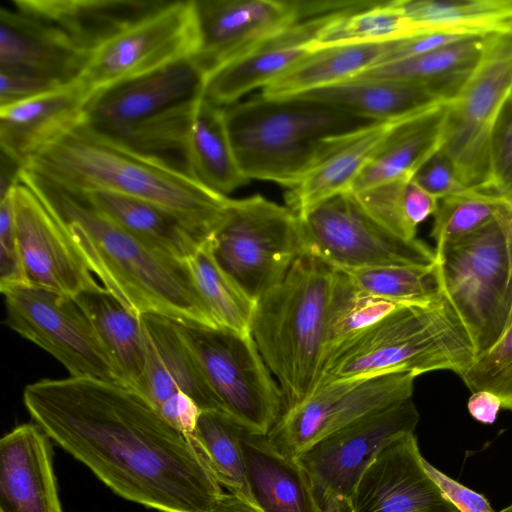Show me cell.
Here are the masks:
<instances>
[{
	"mask_svg": "<svg viewBox=\"0 0 512 512\" xmlns=\"http://www.w3.org/2000/svg\"><path fill=\"white\" fill-rule=\"evenodd\" d=\"M197 49L194 0L166 1L100 44L77 82L90 100L116 84L194 56Z\"/></svg>",
	"mask_w": 512,
	"mask_h": 512,
	"instance_id": "13",
	"label": "cell"
},
{
	"mask_svg": "<svg viewBox=\"0 0 512 512\" xmlns=\"http://www.w3.org/2000/svg\"><path fill=\"white\" fill-rule=\"evenodd\" d=\"M304 252L336 269L427 266L435 251L404 239L375 220L351 191L329 197L298 215Z\"/></svg>",
	"mask_w": 512,
	"mask_h": 512,
	"instance_id": "11",
	"label": "cell"
},
{
	"mask_svg": "<svg viewBox=\"0 0 512 512\" xmlns=\"http://www.w3.org/2000/svg\"><path fill=\"white\" fill-rule=\"evenodd\" d=\"M512 323V310H511V314H510V319H509V324L508 326Z\"/></svg>",
	"mask_w": 512,
	"mask_h": 512,
	"instance_id": "52",
	"label": "cell"
},
{
	"mask_svg": "<svg viewBox=\"0 0 512 512\" xmlns=\"http://www.w3.org/2000/svg\"><path fill=\"white\" fill-rule=\"evenodd\" d=\"M394 122H374L350 136L287 189L286 206L299 215L329 197L350 191Z\"/></svg>",
	"mask_w": 512,
	"mask_h": 512,
	"instance_id": "29",
	"label": "cell"
},
{
	"mask_svg": "<svg viewBox=\"0 0 512 512\" xmlns=\"http://www.w3.org/2000/svg\"><path fill=\"white\" fill-rule=\"evenodd\" d=\"M183 155L188 173L220 195L228 197L250 181L236 158L223 107L205 97L196 109Z\"/></svg>",
	"mask_w": 512,
	"mask_h": 512,
	"instance_id": "28",
	"label": "cell"
},
{
	"mask_svg": "<svg viewBox=\"0 0 512 512\" xmlns=\"http://www.w3.org/2000/svg\"><path fill=\"white\" fill-rule=\"evenodd\" d=\"M411 180L438 199L468 190L440 149L422 164Z\"/></svg>",
	"mask_w": 512,
	"mask_h": 512,
	"instance_id": "45",
	"label": "cell"
},
{
	"mask_svg": "<svg viewBox=\"0 0 512 512\" xmlns=\"http://www.w3.org/2000/svg\"><path fill=\"white\" fill-rule=\"evenodd\" d=\"M443 292L473 341L476 356L508 327L512 310V209L477 231L436 245Z\"/></svg>",
	"mask_w": 512,
	"mask_h": 512,
	"instance_id": "7",
	"label": "cell"
},
{
	"mask_svg": "<svg viewBox=\"0 0 512 512\" xmlns=\"http://www.w3.org/2000/svg\"><path fill=\"white\" fill-rule=\"evenodd\" d=\"M241 445L250 492L263 512H318L310 479L294 458L245 429Z\"/></svg>",
	"mask_w": 512,
	"mask_h": 512,
	"instance_id": "27",
	"label": "cell"
},
{
	"mask_svg": "<svg viewBox=\"0 0 512 512\" xmlns=\"http://www.w3.org/2000/svg\"><path fill=\"white\" fill-rule=\"evenodd\" d=\"M509 104L512 106V92H511V95H510V98H509Z\"/></svg>",
	"mask_w": 512,
	"mask_h": 512,
	"instance_id": "53",
	"label": "cell"
},
{
	"mask_svg": "<svg viewBox=\"0 0 512 512\" xmlns=\"http://www.w3.org/2000/svg\"><path fill=\"white\" fill-rule=\"evenodd\" d=\"M476 357L473 341L443 297L402 305L324 359L314 390L336 381L394 372L448 370L459 377Z\"/></svg>",
	"mask_w": 512,
	"mask_h": 512,
	"instance_id": "5",
	"label": "cell"
},
{
	"mask_svg": "<svg viewBox=\"0 0 512 512\" xmlns=\"http://www.w3.org/2000/svg\"><path fill=\"white\" fill-rule=\"evenodd\" d=\"M12 198L27 285L71 297L97 285L70 234L39 196L18 180Z\"/></svg>",
	"mask_w": 512,
	"mask_h": 512,
	"instance_id": "18",
	"label": "cell"
},
{
	"mask_svg": "<svg viewBox=\"0 0 512 512\" xmlns=\"http://www.w3.org/2000/svg\"><path fill=\"white\" fill-rule=\"evenodd\" d=\"M460 378L471 392L490 391L500 398L503 409L512 411V323L490 349L475 357Z\"/></svg>",
	"mask_w": 512,
	"mask_h": 512,
	"instance_id": "41",
	"label": "cell"
},
{
	"mask_svg": "<svg viewBox=\"0 0 512 512\" xmlns=\"http://www.w3.org/2000/svg\"><path fill=\"white\" fill-rule=\"evenodd\" d=\"M317 0H194L198 49L207 77L311 13Z\"/></svg>",
	"mask_w": 512,
	"mask_h": 512,
	"instance_id": "17",
	"label": "cell"
},
{
	"mask_svg": "<svg viewBox=\"0 0 512 512\" xmlns=\"http://www.w3.org/2000/svg\"><path fill=\"white\" fill-rule=\"evenodd\" d=\"M232 146L249 179L296 185L350 136L374 121L334 106L262 95L223 107Z\"/></svg>",
	"mask_w": 512,
	"mask_h": 512,
	"instance_id": "4",
	"label": "cell"
},
{
	"mask_svg": "<svg viewBox=\"0 0 512 512\" xmlns=\"http://www.w3.org/2000/svg\"><path fill=\"white\" fill-rule=\"evenodd\" d=\"M223 411L266 436L284 412L279 386L251 334L175 321Z\"/></svg>",
	"mask_w": 512,
	"mask_h": 512,
	"instance_id": "10",
	"label": "cell"
},
{
	"mask_svg": "<svg viewBox=\"0 0 512 512\" xmlns=\"http://www.w3.org/2000/svg\"><path fill=\"white\" fill-rule=\"evenodd\" d=\"M47 435L22 424L0 441V512H62Z\"/></svg>",
	"mask_w": 512,
	"mask_h": 512,
	"instance_id": "23",
	"label": "cell"
},
{
	"mask_svg": "<svg viewBox=\"0 0 512 512\" xmlns=\"http://www.w3.org/2000/svg\"><path fill=\"white\" fill-rule=\"evenodd\" d=\"M502 408L500 398L486 390L472 392L468 400V410L471 416L484 423L491 424L496 420L499 410Z\"/></svg>",
	"mask_w": 512,
	"mask_h": 512,
	"instance_id": "50",
	"label": "cell"
},
{
	"mask_svg": "<svg viewBox=\"0 0 512 512\" xmlns=\"http://www.w3.org/2000/svg\"><path fill=\"white\" fill-rule=\"evenodd\" d=\"M335 12L309 14L249 53L221 66L207 77L205 98L226 107L256 88H264L288 73L314 51L313 43Z\"/></svg>",
	"mask_w": 512,
	"mask_h": 512,
	"instance_id": "21",
	"label": "cell"
},
{
	"mask_svg": "<svg viewBox=\"0 0 512 512\" xmlns=\"http://www.w3.org/2000/svg\"><path fill=\"white\" fill-rule=\"evenodd\" d=\"M405 201L408 220L417 229L421 222L434 215L439 199L410 180L406 185Z\"/></svg>",
	"mask_w": 512,
	"mask_h": 512,
	"instance_id": "49",
	"label": "cell"
},
{
	"mask_svg": "<svg viewBox=\"0 0 512 512\" xmlns=\"http://www.w3.org/2000/svg\"><path fill=\"white\" fill-rule=\"evenodd\" d=\"M412 35L512 32V0H400Z\"/></svg>",
	"mask_w": 512,
	"mask_h": 512,
	"instance_id": "33",
	"label": "cell"
},
{
	"mask_svg": "<svg viewBox=\"0 0 512 512\" xmlns=\"http://www.w3.org/2000/svg\"><path fill=\"white\" fill-rule=\"evenodd\" d=\"M333 275L331 266L302 253L285 279L255 303L250 332L278 380L284 412L316 387Z\"/></svg>",
	"mask_w": 512,
	"mask_h": 512,
	"instance_id": "6",
	"label": "cell"
},
{
	"mask_svg": "<svg viewBox=\"0 0 512 512\" xmlns=\"http://www.w3.org/2000/svg\"><path fill=\"white\" fill-rule=\"evenodd\" d=\"M486 36H470L407 59L376 65L354 78L429 84L451 100L477 65Z\"/></svg>",
	"mask_w": 512,
	"mask_h": 512,
	"instance_id": "34",
	"label": "cell"
},
{
	"mask_svg": "<svg viewBox=\"0 0 512 512\" xmlns=\"http://www.w3.org/2000/svg\"><path fill=\"white\" fill-rule=\"evenodd\" d=\"M512 209V201L493 192L468 189L438 201L431 236L436 245L460 239Z\"/></svg>",
	"mask_w": 512,
	"mask_h": 512,
	"instance_id": "40",
	"label": "cell"
},
{
	"mask_svg": "<svg viewBox=\"0 0 512 512\" xmlns=\"http://www.w3.org/2000/svg\"><path fill=\"white\" fill-rule=\"evenodd\" d=\"M74 298L93 323L122 382L137 389L145 366V341L140 315L98 284Z\"/></svg>",
	"mask_w": 512,
	"mask_h": 512,
	"instance_id": "31",
	"label": "cell"
},
{
	"mask_svg": "<svg viewBox=\"0 0 512 512\" xmlns=\"http://www.w3.org/2000/svg\"><path fill=\"white\" fill-rule=\"evenodd\" d=\"M391 42L316 49L295 68L264 87L261 95L271 99L289 98L354 78L379 64Z\"/></svg>",
	"mask_w": 512,
	"mask_h": 512,
	"instance_id": "32",
	"label": "cell"
},
{
	"mask_svg": "<svg viewBox=\"0 0 512 512\" xmlns=\"http://www.w3.org/2000/svg\"><path fill=\"white\" fill-rule=\"evenodd\" d=\"M470 36L472 35L429 32L394 40L377 65L414 57Z\"/></svg>",
	"mask_w": 512,
	"mask_h": 512,
	"instance_id": "48",
	"label": "cell"
},
{
	"mask_svg": "<svg viewBox=\"0 0 512 512\" xmlns=\"http://www.w3.org/2000/svg\"><path fill=\"white\" fill-rule=\"evenodd\" d=\"M20 285L27 283L16 234L11 189L0 198V290L3 293Z\"/></svg>",
	"mask_w": 512,
	"mask_h": 512,
	"instance_id": "43",
	"label": "cell"
},
{
	"mask_svg": "<svg viewBox=\"0 0 512 512\" xmlns=\"http://www.w3.org/2000/svg\"><path fill=\"white\" fill-rule=\"evenodd\" d=\"M2 294L6 324L56 358L71 377L123 383L109 351L74 297L30 285Z\"/></svg>",
	"mask_w": 512,
	"mask_h": 512,
	"instance_id": "12",
	"label": "cell"
},
{
	"mask_svg": "<svg viewBox=\"0 0 512 512\" xmlns=\"http://www.w3.org/2000/svg\"><path fill=\"white\" fill-rule=\"evenodd\" d=\"M447 106L448 101H441L395 121L350 191L358 192L395 180H411L440 148Z\"/></svg>",
	"mask_w": 512,
	"mask_h": 512,
	"instance_id": "25",
	"label": "cell"
},
{
	"mask_svg": "<svg viewBox=\"0 0 512 512\" xmlns=\"http://www.w3.org/2000/svg\"><path fill=\"white\" fill-rule=\"evenodd\" d=\"M422 459L414 433L388 444L361 475L351 498L352 512H459Z\"/></svg>",
	"mask_w": 512,
	"mask_h": 512,
	"instance_id": "20",
	"label": "cell"
},
{
	"mask_svg": "<svg viewBox=\"0 0 512 512\" xmlns=\"http://www.w3.org/2000/svg\"><path fill=\"white\" fill-rule=\"evenodd\" d=\"M211 512H263L254 502L235 493H223Z\"/></svg>",
	"mask_w": 512,
	"mask_h": 512,
	"instance_id": "51",
	"label": "cell"
},
{
	"mask_svg": "<svg viewBox=\"0 0 512 512\" xmlns=\"http://www.w3.org/2000/svg\"><path fill=\"white\" fill-rule=\"evenodd\" d=\"M511 92L512 32L488 35L474 70L448 101L439 148L467 189L492 192V144Z\"/></svg>",
	"mask_w": 512,
	"mask_h": 512,
	"instance_id": "8",
	"label": "cell"
},
{
	"mask_svg": "<svg viewBox=\"0 0 512 512\" xmlns=\"http://www.w3.org/2000/svg\"><path fill=\"white\" fill-rule=\"evenodd\" d=\"M62 87L64 85L29 72L16 69H0V107Z\"/></svg>",
	"mask_w": 512,
	"mask_h": 512,
	"instance_id": "46",
	"label": "cell"
},
{
	"mask_svg": "<svg viewBox=\"0 0 512 512\" xmlns=\"http://www.w3.org/2000/svg\"><path fill=\"white\" fill-rule=\"evenodd\" d=\"M294 97L319 101L374 122L397 121L449 101L429 84L383 78H351Z\"/></svg>",
	"mask_w": 512,
	"mask_h": 512,
	"instance_id": "26",
	"label": "cell"
},
{
	"mask_svg": "<svg viewBox=\"0 0 512 512\" xmlns=\"http://www.w3.org/2000/svg\"><path fill=\"white\" fill-rule=\"evenodd\" d=\"M408 181H390L353 193L375 220L399 237L411 240L416 238L417 229L407 217L405 190Z\"/></svg>",
	"mask_w": 512,
	"mask_h": 512,
	"instance_id": "42",
	"label": "cell"
},
{
	"mask_svg": "<svg viewBox=\"0 0 512 512\" xmlns=\"http://www.w3.org/2000/svg\"><path fill=\"white\" fill-rule=\"evenodd\" d=\"M76 193L146 245L179 261L187 262L208 241L149 202L106 192Z\"/></svg>",
	"mask_w": 512,
	"mask_h": 512,
	"instance_id": "30",
	"label": "cell"
},
{
	"mask_svg": "<svg viewBox=\"0 0 512 512\" xmlns=\"http://www.w3.org/2000/svg\"><path fill=\"white\" fill-rule=\"evenodd\" d=\"M412 399L371 414L312 445L295 458L307 473L318 512H352L354 489L370 463L394 440L414 433Z\"/></svg>",
	"mask_w": 512,
	"mask_h": 512,
	"instance_id": "14",
	"label": "cell"
},
{
	"mask_svg": "<svg viewBox=\"0 0 512 512\" xmlns=\"http://www.w3.org/2000/svg\"><path fill=\"white\" fill-rule=\"evenodd\" d=\"M333 269L326 312L323 361L334 348L402 306L361 291L343 271Z\"/></svg>",
	"mask_w": 512,
	"mask_h": 512,
	"instance_id": "37",
	"label": "cell"
},
{
	"mask_svg": "<svg viewBox=\"0 0 512 512\" xmlns=\"http://www.w3.org/2000/svg\"><path fill=\"white\" fill-rule=\"evenodd\" d=\"M87 62L57 25L24 0L0 9V69L29 72L65 86L78 81Z\"/></svg>",
	"mask_w": 512,
	"mask_h": 512,
	"instance_id": "22",
	"label": "cell"
},
{
	"mask_svg": "<svg viewBox=\"0 0 512 512\" xmlns=\"http://www.w3.org/2000/svg\"><path fill=\"white\" fill-rule=\"evenodd\" d=\"M22 168L72 192H106L149 202L174 215L204 240L221 225L231 200L164 157L108 137L85 116Z\"/></svg>",
	"mask_w": 512,
	"mask_h": 512,
	"instance_id": "2",
	"label": "cell"
},
{
	"mask_svg": "<svg viewBox=\"0 0 512 512\" xmlns=\"http://www.w3.org/2000/svg\"><path fill=\"white\" fill-rule=\"evenodd\" d=\"M415 377L394 372L324 385L285 411L266 437L278 451L295 459L325 437L411 399Z\"/></svg>",
	"mask_w": 512,
	"mask_h": 512,
	"instance_id": "15",
	"label": "cell"
},
{
	"mask_svg": "<svg viewBox=\"0 0 512 512\" xmlns=\"http://www.w3.org/2000/svg\"><path fill=\"white\" fill-rule=\"evenodd\" d=\"M422 462L428 475L459 512H512V503L496 511L482 494L447 476L424 458Z\"/></svg>",
	"mask_w": 512,
	"mask_h": 512,
	"instance_id": "47",
	"label": "cell"
},
{
	"mask_svg": "<svg viewBox=\"0 0 512 512\" xmlns=\"http://www.w3.org/2000/svg\"><path fill=\"white\" fill-rule=\"evenodd\" d=\"M210 244L217 264L255 303L304 252L299 216L258 194L230 200Z\"/></svg>",
	"mask_w": 512,
	"mask_h": 512,
	"instance_id": "9",
	"label": "cell"
},
{
	"mask_svg": "<svg viewBox=\"0 0 512 512\" xmlns=\"http://www.w3.org/2000/svg\"><path fill=\"white\" fill-rule=\"evenodd\" d=\"M207 75L193 56L116 84L92 97L85 119L98 130L162 116L205 96Z\"/></svg>",
	"mask_w": 512,
	"mask_h": 512,
	"instance_id": "19",
	"label": "cell"
},
{
	"mask_svg": "<svg viewBox=\"0 0 512 512\" xmlns=\"http://www.w3.org/2000/svg\"><path fill=\"white\" fill-rule=\"evenodd\" d=\"M339 270L361 291L397 304H424L444 296L436 261L427 266L391 265Z\"/></svg>",
	"mask_w": 512,
	"mask_h": 512,
	"instance_id": "38",
	"label": "cell"
},
{
	"mask_svg": "<svg viewBox=\"0 0 512 512\" xmlns=\"http://www.w3.org/2000/svg\"><path fill=\"white\" fill-rule=\"evenodd\" d=\"M408 36H412V33L400 0L377 1L333 21L319 34L312 48L388 42Z\"/></svg>",
	"mask_w": 512,
	"mask_h": 512,
	"instance_id": "39",
	"label": "cell"
},
{
	"mask_svg": "<svg viewBox=\"0 0 512 512\" xmlns=\"http://www.w3.org/2000/svg\"><path fill=\"white\" fill-rule=\"evenodd\" d=\"M145 366L137 388L174 427L191 434L199 413L223 411L176 323L162 315L140 314ZM224 412V411H223Z\"/></svg>",
	"mask_w": 512,
	"mask_h": 512,
	"instance_id": "16",
	"label": "cell"
},
{
	"mask_svg": "<svg viewBox=\"0 0 512 512\" xmlns=\"http://www.w3.org/2000/svg\"><path fill=\"white\" fill-rule=\"evenodd\" d=\"M24 405L44 433L132 502L211 512L224 493L191 437L137 389L69 377L28 384Z\"/></svg>",
	"mask_w": 512,
	"mask_h": 512,
	"instance_id": "1",
	"label": "cell"
},
{
	"mask_svg": "<svg viewBox=\"0 0 512 512\" xmlns=\"http://www.w3.org/2000/svg\"><path fill=\"white\" fill-rule=\"evenodd\" d=\"M187 265L215 325L240 334H251L255 302L217 264L210 239L187 260Z\"/></svg>",
	"mask_w": 512,
	"mask_h": 512,
	"instance_id": "36",
	"label": "cell"
},
{
	"mask_svg": "<svg viewBox=\"0 0 512 512\" xmlns=\"http://www.w3.org/2000/svg\"><path fill=\"white\" fill-rule=\"evenodd\" d=\"M89 99L78 82L0 107L2 155L21 167L77 124Z\"/></svg>",
	"mask_w": 512,
	"mask_h": 512,
	"instance_id": "24",
	"label": "cell"
},
{
	"mask_svg": "<svg viewBox=\"0 0 512 512\" xmlns=\"http://www.w3.org/2000/svg\"><path fill=\"white\" fill-rule=\"evenodd\" d=\"M243 429L223 411L204 410L199 413L189 436L220 485L254 502L241 445Z\"/></svg>",
	"mask_w": 512,
	"mask_h": 512,
	"instance_id": "35",
	"label": "cell"
},
{
	"mask_svg": "<svg viewBox=\"0 0 512 512\" xmlns=\"http://www.w3.org/2000/svg\"><path fill=\"white\" fill-rule=\"evenodd\" d=\"M492 192L512 201V106L506 104L491 152Z\"/></svg>",
	"mask_w": 512,
	"mask_h": 512,
	"instance_id": "44",
	"label": "cell"
},
{
	"mask_svg": "<svg viewBox=\"0 0 512 512\" xmlns=\"http://www.w3.org/2000/svg\"><path fill=\"white\" fill-rule=\"evenodd\" d=\"M19 180L61 221L103 287L133 312L218 328L194 286L187 262L146 245L79 193L23 168Z\"/></svg>",
	"mask_w": 512,
	"mask_h": 512,
	"instance_id": "3",
	"label": "cell"
}]
</instances>
